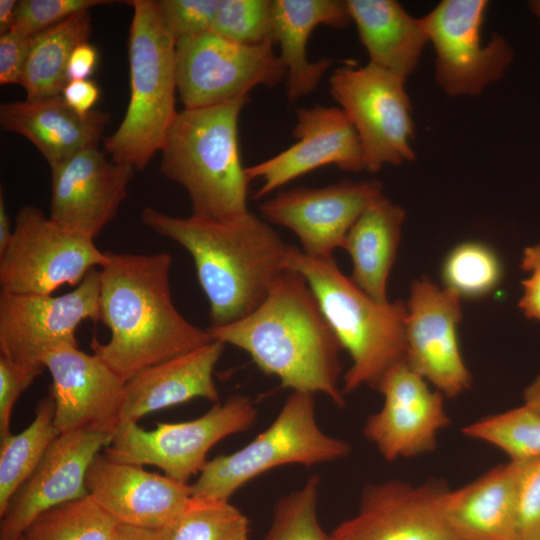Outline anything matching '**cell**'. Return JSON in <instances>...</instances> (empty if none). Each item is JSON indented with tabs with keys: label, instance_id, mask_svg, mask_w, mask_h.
I'll return each mask as SVG.
<instances>
[{
	"label": "cell",
	"instance_id": "cell-1",
	"mask_svg": "<svg viewBox=\"0 0 540 540\" xmlns=\"http://www.w3.org/2000/svg\"><path fill=\"white\" fill-rule=\"evenodd\" d=\"M168 252L107 251L100 267V320L107 343L91 342L93 353L124 381L139 371L213 341L207 329L189 322L175 307Z\"/></svg>",
	"mask_w": 540,
	"mask_h": 540
},
{
	"label": "cell",
	"instance_id": "cell-2",
	"mask_svg": "<svg viewBox=\"0 0 540 540\" xmlns=\"http://www.w3.org/2000/svg\"><path fill=\"white\" fill-rule=\"evenodd\" d=\"M211 338L247 352L265 374L292 391L325 394L345 406L339 387L342 346L299 272L286 269L261 305L231 324L208 327Z\"/></svg>",
	"mask_w": 540,
	"mask_h": 540
},
{
	"label": "cell",
	"instance_id": "cell-3",
	"mask_svg": "<svg viewBox=\"0 0 540 540\" xmlns=\"http://www.w3.org/2000/svg\"><path fill=\"white\" fill-rule=\"evenodd\" d=\"M142 222L184 247L209 302L210 327H221L256 310L287 269L288 244L267 221L248 212L231 221L179 218L145 207Z\"/></svg>",
	"mask_w": 540,
	"mask_h": 540
},
{
	"label": "cell",
	"instance_id": "cell-4",
	"mask_svg": "<svg viewBox=\"0 0 540 540\" xmlns=\"http://www.w3.org/2000/svg\"><path fill=\"white\" fill-rule=\"evenodd\" d=\"M249 96L183 109L161 150L160 172L187 192L191 216L225 222L247 214L249 180L242 166L238 121Z\"/></svg>",
	"mask_w": 540,
	"mask_h": 540
},
{
	"label": "cell",
	"instance_id": "cell-5",
	"mask_svg": "<svg viewBox=\"0 0 540 540\" xmlns=\"http://www.w3.org/2000/svg\"><path fill=\"white\" fill-rule=\"evenodd\" d=\"M287 269L304 276L329 325L352 361L342 392L362 386L376 390L384 375L406 362V303H379L360 290L334 259H317L288 244Z\"/></svg>",
	"mask_w": 540,
	"mask_h": 540
},
{
	"label": "cell",
	"instance_id": "cell-6",
	"mask_svg": "<svg viewBox=\"0 0 540 540\" xmlns=\"http://www.w3.org/2000/svg\"><path fill=\"white\" fill-rule=\"evenodd\" d=\"M128 3L133 9L128 42L130 99L122 122L103 143L112 161L142 170L162 150L178 115L176 41L162 23L156 1Z\"/></svg>",
	"mask_w": 540,
	"mask_h": 540
},
{
	"label": "cell",
	"instance_id": "cell-7",
	"mask_svg": "<svg viewBox=\"0 0 540 540\" xmlns=\"http://www.w3.org/2000/svg\"><path fill=\"white\" fill-rule=\"evenodd\" d=\"M350 452L349 443L319 427L313 394L292 391L270 426L250 443L207 461L190 485L192 496L229 501L246 483L275 467H311L343 459Z\"/></svg>",
	"mask_w": 540,
	"mask_h": 540
},
{
	"label": "cell",
	"instance_id": "cell-8",
	"mask_svg": "<svg viewBox=\"0 0 540 540\" xmlns=\"http://www.w3.org/2000/svg\"><path fill=\"white\" fill-rule=\"evenodd\" d=\"M256 419L252 400L234 394L190 421L159 422L153 430H145L137 422H122L103 453L121 462L156 466L167 477L188 484L192 476L200 474L215 444L247 431Z\"/></svg>",
	"mask_w": 540,
	"mask_h": 540
},
{
	"label": "cell",
	"instance_id": "cell-9",
	"mask_svg": "<svg viewBox=\"0 0 540 540\" xmlns=\"http://www.w3.org/2000/svg\"><path fill=\"white\" fill-rule=\"evenodd\" d=\"M406 79L371 64L353 62L329 77V92L354 126L366 171L412 161L414 122Z\"/></svg>",
	"mask_w": 540,
	"mask_h": 540
},
{
	"label": "cell",
	"instance_id": "cell-10",
	"mask_svg": "<svg viewBox=\"0 0 540 540\" xmlns=\"http://www.w3.org/2000/svg\"><path fill=\"white\" fill-rule=\"evenodd\" d=\"M107 261L94 239L67 229L37 207L17 213L12 238L0 253L1 291L51 295L63 285L78 286Z\"/></svg>",
	"mask_w": 540,
	"mask_h": 540
},
{
	"label": "cell",
	"instance_id": "cell-11",
	"mask_svg": "<svg viewBox=\"0 0 540 540\" xmlns=\"http://www.w3.org/2000/svg\"><path fill=\"white\" fill-rule=\"evenodd\" d=\"M274 42L249 46L212 31L176 42L177 92L185 109L213 106L249 96L257 86L285 81Z\"/></svg>",
	"mask_w": 540,
	"mask_h": 540
},
{
	"label": "cell",
	"instance_id": "cell-12",
	"mask_svg": "<svg viewBox=\"0 0 540 540\" xmlns=\"http://www.w3.org/2000/svg\"><path fill=\"white\" fill-rule=\"evenodd\" d=\"M100 320V276L92 269L71 292L59 296L0 293V356L39 376L43 356L62 345H78L76 330Z\"/></svg>",
	"mask_w": 540,
	"mask_h": 540
},
{
	"label": "cell",
	"instance_id": "cell-13",
	"mask_svg": "<svg viewBox=\"0 0 540 540\" xmlns=\"http://www.w3.org/2000/svg\"><path fill=\"white\" fill-rule=\"evenodd\" d=\"M486 0H444L422 17L435 50V80L449 96H477L500 79L512 61L509 43L493 34L482 41Z\"/></svg>",
	"mask_w": 540,
	"mask_h": 540
},
{
	"label": "cell",
	"instance_id": "cell-14",
	"mask_svg": "<svg viewBox=\"0 0 540 540\" xmlns=\"http://www.w3.org/2000/svg\"><path fill=\"white\" fill-rule=\"evenodd\" d=\"M449 491L441 480L368 485L358 512L332 530L331 540H460L447 520Z\"/></svg>",
	"mask_w": 540,
	"mask_h": 540
},
{
	"label": "cell",
	"instance_id": "cell-15",
	"mask_svg": "<svg viewBox=\"0 0 540 540\" xmlns=\"http://www.w3.org/2000/svg\"><path fill=\"white\" fill-rule=\"evenodd\" d=\"M381 193L383 186L374 179L300 186L278 192L260 211L267 222L292 231L307 256L333 259L358 217Z\"/></svg>",
	"mask_w": 540,
	"mask_h": 540
},
{
	"label": "cell",
	"instance_id": "cell-16",
	"mask_svg": "<svg viewBox=\"0 0 540 540\" xmlns=\"http://www.w3.org/2000/svg\"><path fill=\"white\" fill-rule=\"evenodd\" d=\"M407 365L444 397L470 389L471 374L458 342L461 298L428 278L415 280L406 302Z\"/></svg>",
	"mask_w": 540,
	"mask_h": 540
},
{
	"label": "cell",
	"instance_id": "cell-17",
	"mask_svg": "<svg viewBox=\"0 0 540 540\" xmlns=\"http://www.w3.org/2000/svg\"><path fill=\"white\" fill-rule=\"evenodd\" d=\"M375 391L382 394V408L370 415L363 434L388 462L434 451L439 431L450 424L444 395L406 362L392 367Z\"/></svg>",
	"mask_w": 540,
	"mask_h": 540
},
{
	"label": "cell",
	"instance_id": "cell-18",
	"mask_svg": "<svg viewBox=\"0 0 540 540\" xmlns=\"http://www.w3.org/2000/svg\"><path fill=\"white\" fill-rule=\"evenodd\" d=\"M292 135L295 142L290 147L245 167L249 182H261L254 199L323 166L334 165L349 172L366 170L359 136L340 107L316 104L298 109Z\"/></svg>",
	"mask_w": 540,
	"mask_h": 540
},
{
	"label": "cell",
	"instance_id": "cell-19",
	"mask_svg": "<svg viewBox=\"0 0 540 540\" xmlns=\"http://www.w3.org/2000/svg\"><path fill=\"white\" fill-rule=\"evenodd\" d=\"M52 379L58 431L94 430L114 434L121 422L125 383L97 355L62 345L42 358Z\"/></svg>",
	"mask_w": 540,
	"mask_h": 540
},
{
	"label": "cell",
	"instance_id": "cell-20",
	"mask_svg": "<svg viewBox=\"0 0 540 540\" xmlns=\"http://www.w3.org/2000/svg\"><path fill=\"white\" fill-rule=\"evenodd\" d=\"M50 219L95 239L116 216L135 169L90 148L50 166Z\"/></svg>",
	"mask_w": 540,
	"mask_h": 540
},
{
	"label": "cell",
	"instance_id": "cell-21",
	"mask_svg": "<svg viewBox=\"0 0 540 540\" xmlns=\"http://www.w3.org/2000/svg\"><path fill=\"white\" fill-rule=\"evenodd\" d=\"M113 434L94 430L61 433L11 498L1 516L0 537L22 535L44 511L88 496L86 475Z\"/></svg>",
	"mask_w": 540,
	"mask_h": 540
},
{
	"label": "cell",
	"instance_id": "cell-22",
	"mask_svg": "<svg viewBox=\"0 0 540 540\" xmlns=\"http://www.w3.org/2000/svg\"><path fill=\"white\" fill-rule=\"evenodd\" d=\"M89 496L118 524L158 530L186 508L189 484L99 453L86 475Z\"/></svg>",
	"mask_w": 540,
	"mask_h": 540
},
{
	"label": "cell",
	"instance_id": "cell-23",
	"mask_svg": "<svg viewBox=\"0 0 540 540\" xmlns=\"http://www.w3.org/2000/svg\"><path fill=\"white\" fill-rule=\"evenodd\" d=\"M224 348V343L213 340L133 375L125 383L120 423L138 422L145 415L194 398L219 402L213 373Z\"/></svg>",
	"mask_w": 540,
	"mask_h": 540
},
{
	"label": "cell",
	"instance_id": "cell-24",
	"mask_svg": "<svg viewBox=\"0 0 540 540\" xmlns=\"http://www.w3.org/2000/svg\"><path fill=\"white\" fill-rule=\"evenodd\" d=\"M109 120L110 114L100 110L77 113L62 94L0 106L2 129L31 141L50 166L80 151L98 148Z\"/></svg>",
	"mask_w": 540,
	"mask_h": 540
},
{
	"label": "cell",
	"instance_id": "cell-25",
	"mask_svg": "<svg viewBox=\"0 0 540 540\" xmlns=\"http://www.w3.org/2000/svg\"><path fill=\"white\" fill-rule=\"evenodd\" d=\"M273 35L286 70L285 88L293 103L313 93L333 59L309 61L307 43L313 30L324 25L344 29L352 23L346 1L273 0Z\"/></svg>",
	"mask_w": 540,
	"mask_h": 540
},
{
	"label": "cell",
	"instance_id": "cell-26",
	"mask_svg": "<svg viewBox=\"0 0 540 540\" xmlns=\"http://www.w3.org/2000/svg\"><path fill=\"white\" fill-rule=\"evenodd\" d=\"M518 464L509 460L448 492L447 520L460 540H519Z\"/></svg>",
	"mask_w": 540,
	"mask_h": 540
},
{
	"label": "cell",
	"instance_id": "cell-27",
	"mask_svg": "<svg viewBox=\"0 0 540 540\" xmlns=\"http://www.w3.org/2000/svg\"><path fill=\"white\" fill-rule=\"evenodd\" d=\"M369 64L404 79L415 70L429 42L422 18L394 0H347Z\"/></svg>",
	"mask_w": 540,
	"mask_h": 540
},
{
	"label": "cell",
	"instance_id": "cell-28",
	"mask_svg": "<svg viewBox=\"0 0 540 540\" xmlns=\"http://www.w3.org/2000/svg\"><path fill=\"white\" fill-rule=\"evenodd\" d=\"M404 220V209L381 193L358 217L343 246L353 263L350 279L379 303L389 302L387 280L396 259Z\"/></svg>",
	"mask_w": 540,
	"mask_h": 540
},
{
	"label": "cell",
	"instance_id": "cell-29",
	"mask_svg": "<svg viewBox=\"0 0 540 540\" xmlns=\"http://www.w3.org/2000/svg\"><path fill=\"white\" fill-rule=\"evenodd\" d=\"M92 33L89 11L76 13L31 37V48L21 86L26 99L62 94L69 82L68 63L74 49Z\"/></svg>",
	"mask_w": 540,
	"mask_h": 540
},
{
	"label": "cell",
	"instance_id": "cell-30",
	"mask_svg": "<svg viewBox=\"0 0 540 540\" xmlns=\"http://www.w3.org/2000/svg\"><path fill=\"white\" fill-rule=\"evenodd\" d=\"M54 415L55 404L49 394L37 402L34 419L27 428L0 442V517L50 444L60 435Z\"/></svg>",
	"mask_w": 540,
	"mask_h": 540
},
{
	"label": "cell",
	"instance_id": "cell-31",
	"mask_svg": "<svg viewBox=\"0 0 540 540\" xmlns=\"http://www.w3.org/2000/svg\"><path fill=\"white\" fill-rule=\"evenodd\" d=\"M118 525L88 495L44 511L22 536L24 540H110Z\"/></svg>",
	"mask_w": 540,
	"mask_h": 540
},
{
	"label": "cell",
	"instance_id": "cell-32",
	"mask_svg": "<svg viewBox=\"0 0 540 540\" xmlns=\"http://www.w3.org/2000/svg\"><path fill=\"white\" fill-rule=\"evenodd\" d=\"M157 531L161 540H249V521L227 500L192 496L183 512Z\"/></svg>",
	"mask_w": 540,
	"mask_h": 540
},
{
	"label": "cell",
	"instance_id": "cell-33",
	"mask_svg": "<svg viewBox=\"0 0 540 540\" xmlns=\"http://www.w3.org/2000/svg\"><path fill=\"white\" fill-rule=\"evenodd\" d=\"M462 433L497 447L512 461L540 457V411L524 403L470 423Z\"/></svg>",
	"mask_w": 540,
	"mask_h": 540
},
{
	"label": "cell",
	"instance_id": "cell-34",
	"mask_svg": "<svg viewBox=\"0 0 540 540\" xmlns=\"http://www.w3.org/2000/svg\"><path fill=\"white\" fill-rule=\"evenodd\" d=\"M442 276L444 287L461 299L491 293L499 284L502 269L495 252L479 242H465L447 255Z\"/></svg>",
	"mask_w": 540,
	"mask_h": 540
},
{
	"label": "cell",
	"instance_id": "cell-35",
	"mask_svg": "<svg viewBox=\"0 0 540 540\" xmlns=\"http://www.w3.org/2000/svg\"><path fill=\"white\" fill-rule=\"evenodd\" d=\"M319 487L320 477L312 475L300 489L282 496L263 540H331L317 516Z\"/></svg>",
	"mask_w": 540,
	"mask_h": 540
},
{
	"label": "cell",
	"instance_id": "cell-36",
	"mask_svg": "<svg viewBox=\"0 0 540 540\" xmlns=\"http://www.w3.org/2000/svg\"><path fill=\"white\" fill-rule=\"evenodd\" d=\"M272 5L273 0H220L211 31L243 45L275 43Z\"/></svg>",
	"mask_w": 540,
	"mask_h": 540
},
{
	"label": "cell",
	"instance_id": "cell-37",
	"mask_svg": "<svg viewBox=\"0 0 540 540\" xmlns=\"http://www.w3.org/2000/svg\"><path fill=\"white\" fill-rule=\"evenodd\" d=\"M220 0H159V14L177 42L212 30Z\"/></svg>",
	"mask_w": 540,
	"mask_h": 540
},
{
	"label": "cell",
	"instance_id": "cell-38",
	"mask_svg": "<svg viewBox=\"0 0 540 540\" xmlns=\"http://www.w3.org/2000/svg\"><path fill=\"white\" fill-rule=\"evenodd\" d=\"M109 3L106 0H20L14 29L32 37L76 13Z\"/></svg>",
	"mask_w": 540,
	"mask_h": 540
},
{
	"label": "cell",
	"instance_id": "cell-39",
	"mask_svg": "<svg viewBox=\"0 0 540 540\" xmlns=\"http://www.w3.org/2000/svg\"><path fill=\"white\" fill-rule=\"evenodd\" d=\"M516 462L518 537L540 540V457Z\"/></svg>",
	"mask_w": 540,
	"mask_h": 540
},
{
	"label": "cell",
	"instance_id": "cell-40",
	"mask_svg": "<svg viewBox=\"0 0 540 540\" xmlns=\"http://www.w3.org/2000/svg\"><path fill=\"white\" fill-rule=\"evenodd\" d=\"M36 377L0 356V442L12 434L10 423L14 405Z\"/></svg>",
	"mask_w": 540,
	"mask_h": 540
},
{
	"label": "cell",
	"instance_id": "cell-41",
	"mask_svg": "<svg viewBox=\"0 0 540 540\" xmlns=\"http://www.w3.org/2000/svg\"><path fill=\"white\" fill-rule=\"evenodd\" d=\"M31 37L15 29L0 35V84H21Z\"/></svg>",
	"mask_w": 540,
	"mask_h": 540
},
{
	"label": "cell",
	"instance_id": "cell-42",
	"mask_svg": "<svg viewBox=\"0 0 540 540\" xmlns=\"http://www.w3.org/2000/svg\"><path fill=\"white\" fill-rule=\"evenodd\" d=\"M62 95L67 104L81 115L89 114L100 96L97 84L91 80H71Z\"/></svg>",
	"mask_w": 540,
	"mask_h": 540
},
{
	"label": "cell",
	"instance_id": "cell-43",
	"mask_svg": "<svg viewBox=\"0 0 540 540\" xmlns=\"http://www.w3.org/2000/svg\"><path fill=\"white\" fill-rule=\"evenodd\" d=\"M98 51L94 45L85 42L77 46L71 54L67 75L71 80H86L95 70Z\"/></svg>",
	"mask_w": 540,
	"mask_h": 540
},
{
	"label": "cell",
	"instance_id": "cell-44",
	"mask_svg": "<svg viewBox=\"0 0 540 540\" xmlns=\"http://www.w3.org/2000/svg\"><path fill=\"white\" fill-rule=\"evenodd\" d=\"M522 286L520 309L527 318L540 321V271L531 272L530 277L522 281Z\"/></svg>",
	"mask_w": 540,
	"mask_h": 540
},
{
	"label": "cell",
	"instance_id": "cell-45",
	"mask_svg": "<svg viewBox=\"0 0 540 540\" xmlns=\"http://www.w3.org/2000/svg\"><path fill=\"white\" fill-rule=\"evenodd\" d=\"M110 540H161L157 530L119 524Z\"/></svg>",
	"mask_w": 540,
	"mask_h": 540
},
{
	"label": "cell",
	"instance_id": "cell-46",
	"mask_svg": "<svg viewBox=\"0 0 540 540\" xmlns=\"http://www.w3.org/2000/svg\"><path fill=\"white\" fill-rule=\"evenodd\" d=\"M17 2L16 0H0V35L14 29Z\"/></svg>",
	"mask_w": 540,
	"mask_h": 540
},
{
	"label": "cell",
	"instance_id": "cell-47",
	"mask_svg": "<svg viewBox=\"0 0 540 540\" xmlns=\"http://www.w3.org/2000/svg\"><path fill=\"white\" fill-rule=\"evenodd\" d=\"M13 230L11 229L10 219L6 210L4 197L0 194V253H2L8 246Z\"/></svg>",
	"mask_w": 540,
	"mask_h": 540
},
{
	"label": "cell",
	"instance_id": "cell-48",
	"mask_svg": "<svg viewBox=\"0 0 540 540\" xmlns=\"http://www.w3.org/2000/svg\"><path fill=\"white\" fill-rule=\"evenodd\" d=\"M520 266L526 272L540 271V243L525 248Z\"/></svg>",
	"mask_w": 540,
	"mask_h": 540
},
{
	"label": "cell",
	"instance_id": "cell-49",
	"mask_svg": "<svg viewBox=\"0 0 540 540\" xmlns=\"http://www.w3.org/2000/svg\"><path fill=\"white\" fill-rule=\"evenodd\" d=\"M523 400L524 404L540 411V373L525 388Z\"/></svg>",
	"mask_w": 540,
	"mask_h": 540
},
{
	"label": "cell",
	"instance_id": "cell-50",
	"mask_svg": "<svg viewBox=\"0 0 540 540\" xmlns=\"http://www.w3.org/2000/svg\"><path fill=\"white\" fill-rule=\"evenodd\" d=\"M531 8L534 14L538 17L540 20V1H534L531 3Z\"/></svg>",
	"mask_w": 540,
	"mask_h": 540
},
{
	"label": "cell",
	"instance_id": "cell-51",
	"mask_svg": "<svg viewBox=\"0 0 540 540\" xmlns=\"http://www.w3.org/2000/svg\"><path fill=\"white\" fill-rule=\"evenodd\" d=\"M0 540H24L22 535L15 537H0Z\"/></svg>",
	"mask_w": 540,
	"mask_h": 540
}]
</instances>
